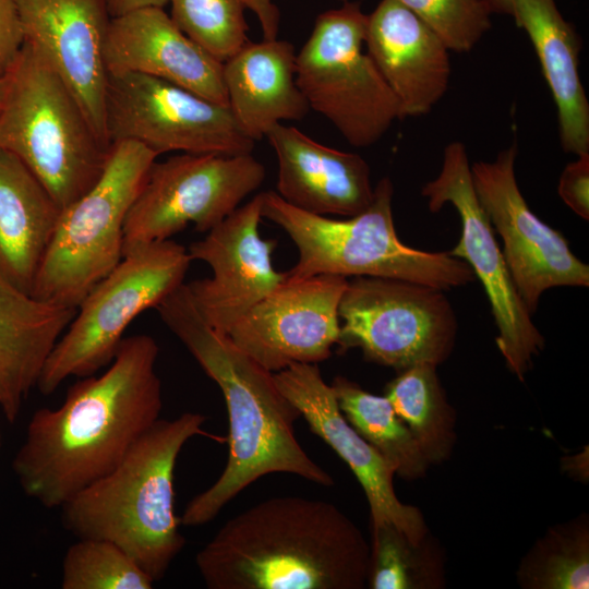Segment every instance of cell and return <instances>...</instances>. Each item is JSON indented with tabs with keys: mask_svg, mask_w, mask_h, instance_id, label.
I'll list each match as a JSON object with an SVG mask.
<instances>
[{
	"mask_svg": "<svg viewBox=\"0 0 589 589\" xmlns=\"http://www.w3.org/2000/svg\"><path fill=\"white\" fill-rule=\"evenodd\" d=\"M247 9L255 14L263 32L264 39H275L279 32V10L273 0H242ZM347 1V0H340Z\"/></svg>",
	"mask_w": 589,
	"mask_h": 589,
	"instance_id": "35",
	"label": "cell"
},
{
	"mask_svg": "<svg viewBox=\"0 0 589 589\" xmlns=\"http://www.w3.org/2000/svg\"><path fill=\"white\" fill-rule=\"evenodd\" d=\"M262 218L259 193L188 250L192 261L212 269L211 277L187 284L191 298L203 318L226 335L287 278L272 262L276 241L260 235Z\"/></svg>",
	"mask_w": 589,
	"mask_h": 589,
	"instance_id": "16",
	"label": "cell"
},
{
	"mask_svg": "<svg viewBox=\"0 0 589 589\" xmlns=\"http://www.w3.org/2000/svg\"><path fill=\"white\" fill-rule=\"evenodd\" d=\"M330 386L346 420L397 476L414 480L425 473L429 461L385 395L371 394L344 376H336Z\"/></svg>",
	"mask_w": 589,
	"mask_h": 589,
	"instance_id": "27",
	"label": "cell"
},
{
	"mask_svg": "<svg viewBox=\"0 0 589 589\" xmlns=\"http://www.w3.org/2000/svg\"><path fill=\"white\" fill-rule=\"evenodd\" d=\"M277 164V194L316 215L350 217L371 204L370 167L358 154L325 146L293 127L274 125L265 135Z\"/></svg>",
	"mask_w": 589,
	"mask_h": 589,
	"instance_id": "21",
	"label": "cell"
},
{
	"mask_svg": "<svg viewBox=\"0 0 589 589\" xmlns=\"http://www.w3.org/2000/svg\"><path fill=\"white\" fill-rule=\"evenodd\" d=\"M262 217L280 227L298 250L288 279L315 275L396 278L448 290L476 277L469 265L448 252H426L404 244L393 218L389 178L374 187L363 212L336 219L301 211L276 192H262Z\"/></svg>",
	"mask_w": 589,
	"mask_h": 589,
	"instance_id": "5",
	"label": "cell"
},
{
	"mask_svg": "<svg viewBox=\"0 0 589 589\" xmlns=\"http://www.w3.org/2000/svg\"><path fill=\"white\" fill-rule=\"evenodd\" d=\"M431 212L450 204L459 215L460 239L448 253L465 261L486 293L497 327L496 346L519 381L544 347V338L520 298L495 239L494 229L474 191L471 164L461 142L443 153L442 167L421 190Z\"/></svg>",
	"mask_w": 589,
	"mask_h": 589,
	"instance_id": "13",
	"label": "cell"
},
{
	"mask_svg": "<svg viewBox=\"0 0 589 589\" xmlns=\"http://www.w3.org/2000/svg\"><path fill=\"white\" fill-rule=\"evenodd\" d=\"M205 416L183 412L159 419L120 464L61 507L63 527L75 538L110 541L154 581L160 580L185 539L175 512V467L185 443L203 430Z\"/></svg>",
	"mask_w": 589,
	"mask_h": 589,
	"instance_id": "4",
	"label": "cell"
},
{
	"mask_svg": "<svg viewBox=\"0 0 589 589\" xmlns=\"http://www.w3.org/2000/svg\"><path fill=\"white\" fill-rule=\"evenodd\" d=\"M277 386L310 430L350 468L369 503L371 525L390 524L413 543L429 536L421 512L395 493L394 468L346 420L316 363H294L274 373Z\"/></svg>",
	"mask_w": 589,
	"mask_h": 589,
	"instance_id": "18",
	"label": "cell"
},
{
	"mask_svg": "<svg viewBox=\"0 0 589 589\" xmlns=\"http://www.w3.org/2000/svg\"><path fill=\"white\" fill-rule=\"evenodd\" d=\"M154 580L118 545L82 538L62 560V589H151Z\"/></svg>",
	"mask_w": 589,
	"mask_h": 589,
	"instance_id": "30",
	"label": "cell"
},
{
	"mask_svg": "<svg viewBox=\"0 0 589 589\" xmlns=\"http://www.w3.org/2000/svg\"><path fill=\"white\" fill-rule=\"evenodd\" d=\"M170 17L191 39L224 62L248 39L242 0H170Z\"/></svg>",
	"mask_w": 589,
	"mask_h": 589,
	"instance_id": "31",
	"label": "cell"
},
{
	"mask_svg": "<svg viewBox=\"0 0 589 589\" xmlns=\"http://www.w3.org/2000/svg\"><path fill=\"white\" fill-rule=\"evenodd\" d=\"M296 53L287 40H250L223 62L228 107L254 142L283 121H300L310 110L296 83Z\"/></svg>",
	"mask_w": 589,
	"mask_h": 589,
	"instance_id": "23",
	"label": "cell"
},
{
	"mask_svg": "<svg viewBox=\"0 0 589 589\" xmlns=\"http://www.w3.org/2000/svg\"><path fill=\"white\" fill-rule=\"evenodd\" d=\"M170 0H107L109 14L118 17L146 8H164Z\"/></svg>",
	"mask_w": 589,
	"mask_h": 589,
	"instance_id": "36",
	"label": "cell"
},
{
	"mask_svg": "<svg viewBox=\"0 0 589 589\" xmlns=\"http://www.w3.org/2000/svg\"><path fill=\"white\" fill-rule=\"evenodd\" d=\"M436 366L421 363L399 371L385 387V396L430 465L447 459L455 442L454 410L447 402Z\"/></svg>",
	"mask_w": 589,
	"mask_h": 589,
	"instance_id": "26",
	"label": "cell"
},
{
	"mask_svg": "<svg viewBox=\"0 0 589 589\" xmlns=\"http://www.w3.org/2000/svg\"><path fill=\"white\" fill-rule=\"evenodd\" d=\"M3 88H4V77H0V104L3 95Z\"/></svg>",
	"mask_w": 589,
	"mask_h": 589,
	"instance_id": "37",
	"label": "cell"
},
{
	"mask_svg": "<svg viewBox=\"0 0 589 589\" xmlns=\"http://www.w3.org/2000/svg\"><path fill=\"white\" fill-rule=\"evenodd\" d=\"M76 309L52 304L0 275V410L14 423Z\"/></svg>",
	"mask_w": 589,
	"mask_h": 589,
	"instance_id": "24",
	"label": "cell"
},
{
	"mask_svg": "<svg viewBox=\"0 0 589 589\" xmlns=\"http://www.w3.org/2000/svg\"><path fill=\"white\" fill-rule=\"evenodd\" d=\"M110 148L60 74L24 43L4 76L0 149L15 155L63 209L99 179Z\"/></svg>",
	"mask_w": 589,
	"mask_h": 589,
	"instance_id": "6",
	"label": "cell"
},
{
	"mask_svg": "<svg viewBox=\"0 0 589 589\" xmlns=\"http://www.w3.org/2000/svg\"><path fill=\"white\" fill-rule=\"evenodd\" d=\"M517 145L492 161L471 165L476 194L503 241V256L515 287L531 314L544 291L554 287H588L589 266L570 250L561 232L528 206L515 175Z\"/></svg>",
	"mask_w": 589,
	"mask_h": 589,
	"instance_id": "14",
	"label": "cell"
},
{
	"mask_svg": "<svg viewBox=\"0 0 589 589\" xmlns=\"http://www.w3.org/2000/svg\"><path fill=\"white\" fill-rule=\"evenodd\" d=\"M364 46L396 96L401 118L428 113L445 95L449 49L401 3L382 0L368 15Z\"/></svg>",
	"mask_w": 589,
	"mask_h": 589,
	"instance_id": "20",
	"label": "cell"
},
{
	"mask_svg": "<svg viewBox=\"0 0 589 589\" xmlns=\"http://www.w3.org/2000/svg\"><path fill=\"white\" fill-rule=\"evenodd\" d=\"M457 52L471 50L491 28L485 0H396Z\"/></svg>",
	"mask_w": 589,
	"mask_h": 589,
	"instance_id": "32",
	"label": "cell"
},
{
	"mask_svg": "<svg viewBox=\"0 0 589 589\" xmlns=\"http://www.w3.org/2000/svg\"><path fill=\"white\" fill-rule=\"evenodd\" d=\"M24 43L15 0H0V77H4L13 67Z\"/></svg>",
	"mask_w": 589,
	"mask_h": 589,
	"instance_id": "34",
	"label": "cell"
},
{
	"mask_svg": "<svg viewBox=\"0 0 589 589\" xmlns=\"http://www.w3.org/2000/svg\"><path fill=\"white\" fill-rule=\"evenodd\" d=\"M557 192L575 214L589 219V153L577 155V159L564 168Z\"/></svg>",
	"mask_w": 589,
	"mask_h": 589,
	"instance_id": "33",
	"label": "cell"
},
{
	"mask_svg": "<svg viewBox=\"0 0 589 589\" xmlns=\"http://www.w3.org/2000/svg\"><path fill=\"white\" fill-rule=\"evenodd\" d=\"M366 17L358 2L321 13L296 55V83L310 109L356 147L373 145L401 119L396 96L363 52Z\"/></svg>",
	"mask_w": 589,
	"mask_h": 589,
	"instance_id": "9",
	"label": "cell"
},
{
	"mask_svg": "<svg viewBox=\"0 0 589 589\" xmlns=\"http://www.w3.org/2000/svg\"><path fill=\"white\" fill-rule=\"evenodd\" d=\"M492 13L509 15L538 56L552 93L562 147L589 153V103L579 76L580 38L555 0H485Z\"/></svg>",
	"mask_w": 589,
	"mask_h": 589,
	"instance_id": "22",
	"label": "cell"
},
{
	"mask_svg": "<svg viewBox=\"0 0 589 589\" xmlns=\"http://www.w3.org/2000/svg\"><path fill=\"white\" fill-rule=\"evenodd\" d=\"M157 157L133 141L111 145L99 179L61 211L31 296L77 309L119 264L128 213Z\"/></svg>",
	"mask_w": 589,
	"mask_h": 589,
	"instance_id": "7",
	"label": "cell"
},
{
	"mask_svg": "<svg viewBox=\"0 0 589 589\" xmlns=\"http://www.w3.org/2000/svg\"><path fill=\"white\" fill-rule=\"evenodd\" d=\"M159 348L145 334L123 338L109 368L81 377L57 408L37 409L12 460L23 492L60 508L109 473L160 419Z\"/></svg>",
	"mask_w": 589,
	"mask_h": 589,
	"instance_id": "1",
	"label": "cell"
},
{
	"mask_svg": "<svg viewBox=\"0 0 589 589\" xmlns=\"http://www.w3.org/2000/svg\"><path fill=\"white\" fill-rule=\"evenodd\" d=\"M25 43L38 50L70 87L99 140L106 130L108 73L104 50L111 22L107 0H15Z\"/></svg>",
	"mask_w": 589,
	"mask_h": 589,
	"instance_id": "17",
	"label": "cell"
},
{
	"mask_svg": "<svg viewBox=\"0 0 589 589\" xmlns=\"http://www.w3.org/2000/svg\"><path fill=\"white\" fill-rule=\"evenodd\" d=\"M518 578L530 589H587L588 522L575 519L551 528L522 560Z\"/></svg>",
	"mask_w": 589,
	"mask_h": 589,
	"instance_id": "29",
	"label": "cell"
},
{
	"mask_svg": "<svg viewBox=\"0 0 589 589\" xmlns=\"http://www.w3.org/2000/svg\"><path fill=\"white\" fill-rule=\"evenodd\" d=\"M106 130L116 142L140 143L158 156L252 154L254 141L228 106L183 87L141 73H109L106 87Z\"/></svg>",
	"mask_w": 589,
	"mask_h": 589,
	"instance_id": "12",
	"label": "cell"
},
{
	"mask_svg": "<svg viewBox=\"0 0 589 589\" xmlns=\"http://www.w3.org/2000/svg\"><path fill=\"white\" fill-rule=\"evenodd\" d=\"M370 552L334 504L279 496L226 521L195 563L209 589H362Z\"/></svg>",
	"mask_w": 589,
	"mask_h": 589,
	"instance_id": "3",
	"label": "cell"
},
{
	"mask_svg": "<svg viewBox=\"0 0 589 589\" xmlns=\"http://www.w3.org/2000/svg\"><path fill=\"white\" fill-rule=\"evenodd\" d=\"M372 589H435L444 585L443 558L429 536L419 543L390 524L371 525Z\"/></svg>",
	"mask_w": 589,
	"mask_h": 589,
	"instance_id": "28",
	"label": "cell"
},
{
	"mask_svg": "<svg viewBox=\"0 0 589 589\" xmlns=\"http://www.w3.org/2000/svg\"><path fill=\"white\" fill-rule=\"evenodd\" d=\"M191 262L188 250L170 239L127 253L77 306L44 365L39 392L50 395L67 378L110 364L131 322L181 286Z\"/></svg>",
	"mask_w": 589,
	"mask_h": 589,
	"instance_id": "8",
	"label": "cell"
},
{
	"mask_svg": "<svg viewBox=\"0 0 589 589\" xmlns=\"http://www.w3.org/2000/svg\"><path fill=\"white\" fill-rule=\"evenodd\" d=\"M224 396L229 455L219 478L185 506L180 524L202 526L261 477L285 472L320 485L333 477L304 452L294 434L299 410L281 393L274 373L240 350L200 314L187 284L155 308Z\"/></svg>",
	"mask_w": 589,
	"mask_h": 589,
	"instance_id": "2",
	"label": "cell"
},
{
	"mask_svg": "<svg viewBox=\"0 0 589 589\" xmlns=\"http://www.w3.org/2000/svg\"><path fill=\"white\" fill-rule=\"evenodd\" d=\"M338 346L359 348L368 360L402 371L438 365L454 349L455 311L445 290L384 277H353L341 296Z\"/></svg>",
	"mask_w": 589,
	"mask_h": 589,
	"instance_id": "10",
	"label": "cell"
},
{
	"mask_svg": "<svg viewBox=\"0 0 589 589\" xmlns=\"http://www.w3.org/2000/svg\"><path fill=\"white\" fill-rule=\"evenodd\" d=\"M104 58L108 74H146L228 106L223 62L187 36L163 8L112 17Z\"/></svg>",
	"mask_w": 589,
	"mask_h": 589,
	"instance_id": "19",
	"label": "cell"
},
{
	"mask_svg": "<svg viewBox=\"0 0 589 589\" xmlns=\"http://www.w3.org/2000/svg\"><path fill=\"white\" fill-rule=\"evenodd\" d=\"M347 283L335 275L286 278L227 335L272 373L294 363L317 364L338 344V306Z\"/></svg>",
	"mask_w": 589,
	"mask_h": 589,
	"instance_id": "15",
	"label": "cell"
},
{
	"mask_svg": "<svg viewBox=\"0 0 589 589\" xmlns=\"http://www.w3.org/2000/svg\"><path fill=\"white\" fill-rule=\"evenodd\" d=\"M62 208L12 153L0 149V275L31 294Z\"/></svg>",
	"mask_w": 589,
	"mask_h": 589,
	"instance_id": "25",
	"label": "cell"
},
{
	"mask_svg": "<svg viewBox=\"0 0 589 589\" xmlns=\"http://www.w3.org/2000/svg\"><path fill=\"white\" fill-rule=\"evenodd\" d=\"M265 168L252 154L182 153L155 161L134 200L123 228V256L170 239L193 224L207 232L257 190Z\"/></svg>",
	"mask_w": 589,
	"mask_h": 589,
	"instance_id": "11",
	"label": "cell"
}]
</instances>
